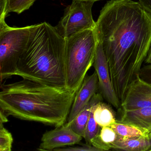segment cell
<instances>
[{
	"label": "cell",
	"mask_w": 151,
	"mask_h": 151,
	"mask_svg": "<svg viewBox=\"0 0 151 151\" xmlns=\"http://www.w3.org/2000/svg\"><path fill=\"white\" fill-rule=\"evenodd\" d=\"M139 78L142 81L151 85V64L142 67L139 73Z\"/></svg>",
	"instance_id": "obj_21"
},
{
	"label": "cell",
	"mask_w": 151,
	"mask_h": 151,
	"mask_svg": "<svg viewBox=\"0 0 151 151\" xmlns=\"http://www.w3.org/2000/svg\"><path fill=\"white\" fill-rule=\"evenodd\" d=\"M139 2L147 11L151 14V0H139Z\"/></svg>",
	"instance_id": "obj_22"
},
{
	"label": "cell",
	"mask_w": 151,
	"mask_h": 151,
	"mask_svg": "<svg viewBox=\"0 0 151 151\" xmlns=\"http://www.w3.org/2000/svg\"><path fill=\"white\" fill-rule=\"evenodd\" d=\"M95 106H94L90 114L89 119L85 129V134L83 137L87 144L90 145H91V141L99 134L101 129V127L96 122L94 119L93 111Z\"/></svg>",
	"instance_id": "obj_18"
},
{
	"label": "cell",
	"mask_w": 151,
	"mask_h": 151,
	"mask_svg": "<svg viewBox=\"0 0 151 151\" xmlns=\"http://www.w3.org/2000/svg\"><path fill=\"white\" fill-rule=\"evenodd\" d=\"M79 1H90L95 2L97 1H100V0H79Z\"/></svg>",
	"instance_id": "obj_25"
},
{
	"label": "cell",
	"mask_w": 151,
	"mask_h": 151,
	"mask_svg": "<svg viewBox=\"0 0 151 151\" xmlns=\"http://www.w3.org/2000/svg\"><path fill=\"white\" fill-rule=\"evenodd\" d=\"M93 66L98 76L99 93L108 104L119 109L121 103L116 95L112 83L108 63L103 47L98 42Z\"/></svg>",
	"instance_id": "obj_7"
},
{
	"label": "cell",
	"mask_w": 151,
	"mask_h": 151,
	"mask_svg": "<svg viewBox=\"0 0 151 151\" xmlns=\"http://www.w3.org/2000/svg\"><path fill=\"white\" fill-rule=\"evenodd\" d=\"M0 111V118H1L0 124H3L4 123L7 122L8 121V119H7L8 116H6L3 112L2 111Z\"/></svg>",
	"instance_id": "obj_23"
},
{
	"label": "cell",
	"mask_w": 151,
	"mask_h": 151,
	"mask_svg": "<svg viewBox=\"0 0 151 151\" xmlns=\"http://www.w3.org/2000/svg\"><path fill=\"white\" fill-rule=\"evenodd\" d=\"M99 91L98 76L96 72L86 76L75 95L66 123H71L84 109L95 94Z\"/></svg>",
	"instance_id": "obj_9"
},
{
	"label": "cell",
	"mask_w": 151,
	"mask_h": 151,
	"mask_svg": "<svg viewBox=\"0 0 151 151\" xmlns=\"http://www.w3.org/2000/svg\"><path fill=\"white\" fill-rule=\"evenodd\" d=\"M144 63L147 64H151V43L148 55H147V58L144 61Z\"/></svg>",
	"instance_id": "obj_24"
},
{
	"label": "cell",
	"mask_w": 151,
	"mask_h": 151,
	"mask_svg": "<svg viewBox=\"0 0 151 151\" xmlns=\"http://www.w3.org/2000/svg\"><path fill=\"white\" fill-rule=\"evenodd\" d=\"M12 142L11 134L0 124V151H11Z\"/></svg>",
	"instance_id": "obj_19"
},
{
	"label": "cell",
	"mask_w": 151,
	"mask_h": 151,
	"mask_svg": "<svg viewBox=\"0 0 151 151\" xmlns=\"http://www.w3.org/2000/svg\"><path fill=\"white\" fill-rule=\"evenodd\" d=\"M94 2L73 0L66 7L64 16L56 27L66 39L85 30L94 29L96 22L93 19L92 8Z\"/></svg>",
	"instance_id": "obj_6"
},
{
	"label": "cell",
	"mask_w": 151,
	"mask_h": 151,
	"mask_svg": "<svg viewBox=\"0 0 151 151\" xmlns=\"http://www.w3.org/2000/svg\"><path fill=\"white\" fill-rule=\"evenodd\" d=\"M94 30L121 104L131 84L139 79L147 58L151 43V14L139 1L110 0L101 9Z\"/></svg>",
	"instance_id": "obj_1"
},
{
	"label": "cell",
	"mask_w": 151,
	"mask_h": 151,
	"mask_svg": "<svg viewBox=\"0 0 151 151\" xmlns=\"http://www.w3.org/2000/svg\"><path fill=\"white\" fill-rule=\"evenodd\" d=\"M148 151H151V149H150V150H149Z\"/></svg>",
	"instance_id": "obj_28"
},
{
	"label": "cell",
	"mask_w": 151,
	"mask_h": 151,
	"mask_svg": "<svg viewBox=\"0 0 151 151\" xmlns=\"http://www.w3.org/2000/svg\"><path fill=\"white\" fill-rule=\"evenodd\" d=\"M151 149V139L148 136L123 138L119 136L112 150L115 151H148Z\"/></svg>",
	"instance_id": "obj_13"
},
{
	"label": "cell",
	"mask_w": 151,
	"mask_h": 151,
	"mask_svg": "<svg viewBox=\"0 0 151 151\" xmlns=\"http://www.w3.org/2000/svg\"><path fill=\"white\" fill-rule=\"evenodd\" d=\"M119 136L110 127H101L99 134L93 138L91 145L96 148L105 151L112 150L113 144Z\"/></svg>",
	"instance_id": "obj_15"
},
{
	"label": "cell",
	"mask_w": 151,
	"mask_h": 151,
	"mask_svg": "<svg viewBox=\"0 0 151 151\" xmlns=\"http://www.w3.org/2000/svg\"><path fill=\"white\" fill-rule=\"evenodd\" d=\"M93 115L96 122L101 127H110L117 121L116 113L111 104L103 101L95 106Z\"/></svg>",
	"instance_id": "obj_14"
},
{
	"label": "cell",
	"mask_w": 151,
	"mask_h": 151,
	"mask_svg": "<svg viewBox=\"0 0 151 151\" xmlns=\"http://www.w3.org/2000/svg\"><path fill=\"white\" fill-rule=\"evenodd\" d=\"M0 17L1 81L15 75L19 60L27 45L32 25L10 27Z\"/></svg>",
	"instance_id": "obj_5"
},
{
	"label": "cell",
	"mask_w": 151,
	"mask_h": 151,
	"mask_svg": "<svg viewBox=\"0 0 151 151\" xmlns=\"http://www.w3.org/2000/svg\"><path fill=\"white\" fill-rule=\"evenodd\" d=\"M97 44L94 29L85 30L66 39V88L78 91L94 64Z\"/></svg>",
	"instance_id": "obj_4"
},
{
	"label": "cell",
	"mask_w": 151,
	"mask_h": 151,
	"mask_svg": "<svg viewBox=\"0 0 151 151\" xmlns=\"http://www.w3.org/2000/svg\"><path fill=\"white\" fill-rule=\"evenodd\" d=\"M77 92L26 79L1 84L0 111L7 116L58 127L66 123Z\"/></svg>",
	"instance_id": "obj_2"
},
{
	"label": "cell",
	"mask_w": 151,
	"mask_h": 151,
	"mask_svg": "<svg viewBox=\"0 0 151 151\" xmlns=\"http://www.w3.org/2000/svg\"><path fill=\"white\" fill-rule=\"evenodd\" d=\"M119 110V120L117 121L134 126L148 134L151 132V107L130 111Z\"/></svg>",
	"instance_id": "obj_11"
},
{
	"label": "cell",
	"mask_w": 151,
	"mask_h": 151,
	"mask_svg": "<svg viewBox=\"0 0 151 151\" xmlns=\"http://www.w3.org/2000/svg\"><path fill=\"white\" fill-rule=\"evenodd\" d=\"M35 0H6L5 14L6 16L10 12L20 14L28 9Z\"/></svg>",
	"instance_id": "obj_17"
},
{
	"label": "cell",
	"mask_w": 151,
	"mask_h": 151,
	"mask_svg": "<svg viewBox=\"0 0 151 151\" xmlns=\"http://www.w3.org/2000/svg\"><path fill=\"white\" fill-rule=\"evenodd\" d=\"M82 138L66 123L61 127L44 133L42 137L39 150L53 151L65 146L74 145L79 144Z\"/></svg>",
	"instance_id": "obj_8"
},
{
	"label": "cell",
	"mask_w": 151,
	"mask_h": 151,
	"mask_svg": "<svg viewBox=\"0 0 151 151\" xmlns=\"http://www.w3.org/2000/svg\"><path fill=\"white\" fill-rule=\"evenodd\" d=\"M38 151H44V150H39Z\"/></svg>",
	"instance_id": "obj_27"
},
{
	"label": "cell",
	"mask_w": 151,
	"mask_h": 151,
	"mask_svg": "<svg viewBox=\"0 0 151 151\" xmlns=\"http://www.w3.org/2000/svg\"><path fill=\"white\" fill-rule=\"evenodd\" d=\"M149 137H150V138H151V133H150V134H149Z\"/></svg>",
	"instance_id": "obj_26"
},
{
	"label": "cell",
	"mask_w": 151,
	"mask_h": 151,
	"mask_svg": "<svg viewBox=\"0 0 151 151\" xmlns=\"http://www.w3.org/2000/svg\"><path fill=\"white\" fill-rule=\"evenodd\" d=\"M111 127L118 135L123 138H131L141 137L148 136L149 134L134 126L129 124L116 122Z\"/></svg>",
	"instance_id": "obj_16"
},
{
	"label": "cell",
	"mask_w": 151,
	"mask_h": 151,
	"mask_svg": "<svg viewBox=\"0 0 151 151\" xmlns=\"http://www.w3.org/2000/svg\"><path fill=\"white\" fill-rule=\"evenodd\" d=\"M103 100L102 95L98 92L94 95L84 109L70 124H67L75 133L84 137L85 129L94 106ZM67 124V123H66Z\"/></svg>",
	"instance_id": "obj_12"
},
{
	"label": "cell",
	"mask_w": 151,
	"mask_h": 151,
	"mask_svg": "<svg viewBox=\"0 0 151 151\" xmlns=\"http://www.w3.org/2000/svg\"><path fill=\"white\" fill-rule=\"evenodd\" d=\"M150 107H151V85L139 78L129 87L119 109L130 111Z\"/></svg>",
	"instance_id": "obj_10"
},
{
	"label": "cell",
	"mask_w": 151,
	"mask_h": 151,
	"mask_svg": "<svg viewBox=\"0 0 151 151\" xmlns=\"http://www.w3.org/2000/svg\"><path fill=\"white\" fill-rule=\"evenodd\" d=\"M53 151H108L98 149L90 145H85L76 147H68L56 149Z\"/></svg>",
	"instance_id": "obj_20"
},
{
	"label": "cell",
	"mask_w": 151,
	"mask_h": 151,
	"mask_svg": "<svg viewBox=\"0 0 151 151\" xmlns=\"http://www.w3.org/2000/svg\"><path fill=\"white\" fill-rule=\"evenodd\" d=\"M66 39L47 22L32 25L15 75L44 85L66 88Z\"/></svg>",
	"instance_id": "obj_3"
}]
</instances>
